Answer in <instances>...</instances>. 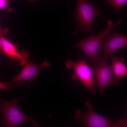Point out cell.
<instances>
[{"label": "cell", "instance_id": "1", "mask_svg": "<svg viewBox=\"0 0 127 127\" xmlns=\"http://www.w3.org/2000/svg\"><path fill=\"white\" fill-rule=\"evenodd\" d=\"M75 0L76 9L74 17L77 27L73 33L76 34L80 32L87 31L91 35H93V20L99 16V9L87 0Z\"/></svg>", "mask_w": 127, "mask_h": 127}, {"label": "cell", "instance_id": "2", "mask_svg": "<svg viewBox=\"0 0 127 127\" xmlns=\"http://www.w3.org/2000/svg\"><path fill=\"white\" fill-rule=\"evenodd\" d=\"M87 107V111L84 113L77 110L74 117L79 123H82L88 127H127V120L119 119L115 122L109 120L95 112L93 110L91 101L89 100L85 104Z\"/></svg>", "mask_w": 127, "mask_h": 127}, {"label": "cell", "instance_id": "3", "mask_svg": "<svg viewBox=\"0 0 127 127\" xmlns=\"http://www.w3.org/2000/svg\"><path fill=\"white\" fill-rule=\"evenodd\" d=\"M122 20H120L115 23L109 20L107 23L106 28L101 30L96 35H91L88 38L83 39L73 47H76L84 52L85 56L90 58L95 65L96 64L99 58L98 52L101 44L103 40L111 34L113 29L118 25L121 24Z\"/></svg>", "mask_w": 127, "mask_h": 127}, {"label": "cell", "instance_id": "4", "mask_svg": "<svg viewBox=\"0 0 127 127\" xmlns=\"http://www.w3.org/2000/svg\"><path fill=\"white\" fill-rule=\"evenodd\" d=\"M20 99L11 100H4L0 97V112L3 116L2 126L17 127L33 119V116L24 114L18 108Z\"/></svg>", "mask_w": 127, "mask_h": 127}, {"label": "cell", "instance_id": "5", "mask_svg": "<svg viewBox=\"0 0 127 127\" xmlns=\"http://www.w3.org/2000/svg\"><path fill=\"white\" fill-rule=\"evenodd\" d=\"M107 58L99 57L96 64L90 67L95 75L96 83L100 95H102L109 85H117L119 83L118 79L115 76L111 65L106 63Z\"/></svg>", "mask_w": 127, "mask_h": 127}, {"label": "cell", "instance_id": "6", "mask_svg": "<svg viewBox=\"0 0 127 127\" xmlns=\"http://www.w3.org/2000/svg\"><path fill=\"white\" fill-rule=\"evenodd\" d=\"M66 65L69 69H72L74 73L71 75L72 79L79 80L84 86L85 88L89 91L94 95L96 94L95 84L93 79V73L90 67L85 60L75 63L68 60Z\"/></svg>", "mask_w": 127, "mask_h": 127}, {"label": "cell", "instance_id": "7", "mask_svg": "<svg viewBox=\"0 0 127 127\" xmlns=\"http://www.w3.org/2000/svg\"><path fill=\"white\" fill-rule=\"evenodd\" d=\"M114 33L107 36L102 41L100 47L103 50V57L107 56L115 51L127 45V35L114 30Z\"/></svg>", "mask_w": 127, "mask_h": 127}, {"label": "cell", "instance_id": "8", "mask_svg": "<svg viewBox=\"0 0 127 127\" xmlns=\"http://www.w3.org/2000/svg\"><path fill=\"white\" fill-rule=\"evenodd\" d=\"M22 71L11 81L8 82L9 84L13 83H21L24 81L30 83L33 82L40 71L44 67H48L50 64L45 62L40 65H38L28 61L26 62Z\"/></svg>", "mask_w": 127, "mask_h": 127}, {"label": "cell", "instance_id": "9", "mask_svg": "<svg viewBox=\"0 0 127 127\" xmlns=\"http://www.w3.org/2000/svg\"><path fill=\"white\" fill-rule=\"evenodd\" d=\"M0 45L3 52L9 57L10 60L17 61L21 66L25 65L26 61L24 56L18 52L15 45L3 36H0Z\"/></svg>", "mask_w": 127, "mask_h": 127}, {"label": "cell", "instance_id": "10", "mask_svg": "<svg viewBox=\"0 0 127 127\" xmlns=\"http://www.w3.org/2000/svg\"><path fill=\"white\" fill-rule=\"evenodd\" d=\"M110 57L112 62L111 65L115 77L122 78L127 75V67L123 63L124 61V57L113 55H111Z\"/></svg>", "mask_w": 127, "mask_h": 127}, {"label": "cell", "instance_id": "11", "mask_svg": "<svg viewBox=\"0 0 127 127\" xmlns=\"http://www.w3.org/2000/svg\"><path fill=\"white\" fill-rule=\"evenodd\" d=\"M106 0L109 3L111 7H113L117 11L119 10L127 2V0Z\"/></svg>", "mask_w": 127, "mask_h": 127}, {"label": "cell", "instance_id": "12", "mask_svg": "<svg viewBox=\"0 0 127 127\" xmlns=\"http://www.w3.org/2000/svg\"><path fill=\"white\" fill-rule=\"evenodd\" d=\"M8 0H0V9L3 8L7 9L8 11L12 10L8 5Z\"/></svg>", "mask_w": 127, "mask_h": 127}, {"label": "cell", "instance_id": "13", "mask_svg": "<svg viewBox=\"0 0 127 127\" xmlns=\"http://www.w3.org/2000/svg\"><path fill=\"white\" fill-rule=\"evenodd\" d=\"M11 87L9 86L7 82L4 83L0 81V89H3L5 90L10 88Z\"/></svg>", "mask_w": 127, "mask_h": 127}, {"label": "cell", "instance_id": "14", "mask_svg": "<svg viewBox=\"0 0 127 127\" xmlns=\"http://www.w3.org/2000/svg\"><path fill=\"white\" fill-rule=\"evenodd\" d=\"M9 31L8 29H2L0 25V36H2L8 34L9 33Z\"/></svg>", "mask_w": 127, "mask_h": 127}, {"label": "cell", "instance_id": "15", "mask_svg": "<svg viewBox=\"0 0 127 127\" xmlns=\"http://www.w3.org/2000/svg\"><path fill=\"white\" fill-rule=\"evenodd\" d=\"M2 52H3L1 49L0 45V54Z\"/></svg>", "mask_w": 127, "mask_h": 127}, {"label": "cell", "instance_id": "16", "mask_svg": "<svg viewBox=\"0 0 127 127\" xmlns=\"http://www.w3.org/2000/svg\"><path fill=\"white\" fill-rule=\"evenodd\" d=\"M37 0H29V1H37Z\"/></svg>", "mask_w": 127, "mask_h": 127}]
</instances>
